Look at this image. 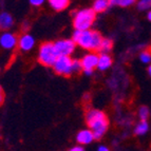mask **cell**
<instances>
[{
  "label": "cell",
  "mask_w": 151,
  "mask_h": 151,
  "mask_svg": "<svg viewBox=\"0 0 151 151\" xmlns=\"http://www.w3.org/2000/svg\"><path fill=\"white\" fill-rule=\"evenodd\" d=\"M86 122L93 133L94 139H101L109 128L108 117L101 110L90 109L86 113Z\"/></svg>",
  "instance_id": "6da1fadb"
},
{
  "label": "cell",
  "mask_w": 151,
  "mask_h": 151,
  "mask_svg": "<svg viewBox=\"0 0 151 151\" xmlns=\"http://www.w3.org/2000/svg\"><path fill=\"white\" fill-rule=\"evenodd\" d=\"M103 36L96 31H76L73 33L72 40L75 45L88 51H99Z\"/></svg>",
  "instance_id": "7a4b0ae2"
},
{
  "label": "cell",
  "mask_w": 151,
  "mask_h": 151,
  "mask_svg": "<svg viewBox=\"0 0 151 151\" xmlns=\"http://www.w3.org/2000/svg\"><path fill=\"white\" fill-rule=\"evenodd\" d=\"M96 18L93 9H83L74 14L73 25L76 31H88L92 27Z\"/></svg>",
  "instance_id": "3957f363"
},
{
  "label": "cell",
  "mask_w": 151,
  "mask_h": 151,
  "mask_svg": "<svg viewBox=\"0 0 151 151\" xmlns=\"http://www.w3.org/2000/svg\"><path fill=\"white\" fill-rule=\"evenodd\" d=\"M58 55L53 42H43L39 47L38 61L45 67H53L57 60Z\"/></svg>",
  "instance_id": "277c9868"
},
{
  "label": "cell",
  "mask_w": 151,
  "mask_h": 151,
  "mask_svg": "<svg viewBox=\"0 0 151 151\" xmlns=\"http://www.w3.org/2000/svg\"><path fill=\"white\" fill-rule=\"evenodd\" d=\"M56 73L63 76H70L74 73L73 59L70 56H59L53 65Z\"/></svg>",
  "instance_id": "5b68a950"
},
{
  "label": "cell",
  "mask_w": 151,
  "mask_h": 151,
  "mask_svg": "<svg viewBox=\"0 0 151 151\" xmlns=\"http://www.w3.org/2000/svg\"><path fill=\"white\" fill-rule=\"evenodd\" d=\"M75 42L72 39H60L54 42V47L59 56H70L75 50Z\"/></svg>",
  "instance_id": "8992f818"
},
{
  "label": "cell",
  "mask_w": 151,
  "mask_h": 151,
  "mask_svg": "<svg viewBox=\"0 0 151 151\" xmlns=\"http://www.w3.org/2000/svg\"><path fill=\"white\" fill-rule=\"evenodd\" d=\"M98 57H99V55L94 53V52H91V53L83 56L81 60L83 71H93L95 68H97Z\"/></svg>",
  "instance_id": "52a82bcc"
},
{
  "label": "cell",
  "mask_w": 151,
  "mask_h": 151,
  "mask_svg": "<svg viewBox=\"0 0 151 151\" xmlns=\"http://www.w3.org/2000/svg\"><path fill=\"white\" fill-rule=\"evenodd\" d=\"M18 43L17 37L10 32H4L0 36V45L5 50H11L15 48V45Z\"/></svg>",
  "instance_id": "ba28073f"
},
{
  "label": "cell",
  "mask_w": 151,
  "mask_h": 151,
  "mask_svg": "<svg viewBox=\"0 0 151 151\" xmlns=\"http://www.w3.org/2000/svg\"><path fill=\"white\" fill-rule=\"evenodd\" d=\"M35 45V39L32 35L30 34H23L19 39H18V47L21 51L27 52L33 49V47Z\"/></svg>",
  "instance_id": "9c48e42d"
},
{
  "label": "cell",
  "mask_w": 151,
  "mask_h": 151,
  "mask_svg": "<svg viewBox=\"0 0 151 151\" xmlns=\"http://www.w3.org/2000/svg\"><path fill=\"white\" fill-rule=\"evenodd\" d=\"M94 141V135L90 129L81 130L76 135V142L81 145H88Z\"/></svg>",
  "instance_id": "30bf717a"
},
{
  "label": "cell",
  "mask_w": 151,
  "mask_h": 151,
  "mask_svg": "<svg viewBox=\"0 0 151 151\" xmlns=\"http://www.w3.org/2000/svg\"><path fill=\"white\" fill-rule=\"evenodd\" d=\"M14 24V19H13L12 15L8 12H2L0 13V30L2 31H8Z\"/></svg>",
  "instance_id": "8fae6325"
},
{
  "label": "cell",
  "mask_w": 151,
  "mask_h": 151,
  "mask_svg": "<svg viewBox=\"0 0 151 151\" xmlns=\"http://www.w3.org/2000/svg\"><path fill=\"white\" fill-rule=\"evenodd\" d=\"M112 65V57L109 54H99L97 69L99 71H106Z\"/></svg>",
  "instance_id": "7c38bea8"
},
{
  "label": "cell",
  "mask_w": 151,
  "mask_h": 151,
  "mask_svg": "<svg viewBox=\"0 0 151 151\" xmlns=\"http://www.w3.org/2000/svg\"><path fill=\"white\" fill-rule=\"evenodd\" d=\"M49 4L54 11L56 12H60L63 11L65 9H67L70 2L68 0H49Z\"/></svg>",
  "instance_id": "4fadbf2b"
},
{
  "label": "cell",
  "mask_w": 151,
  "mask_h": 151,
  "mask_svg": "<svg viewBox=\"0 0 151 151\" xmlns=\"http://www.w3.org/2000/svg\"><path fill=\"white\" fill-rule=\"evenodd\" d=\"M109 8V1L107 0H96L94 1L93 3V11L95 13H101V12H105L107 9Z\"/></svg>",
  "instance_id": "5bb4252c"
},
{
  "label": "cell",
  "mask_w": 151,
  "mask_h": 151,
  "mask_svg": "<svg viewBox=\"0 0 151 151\" xmlns=\"http://www.w3.org/2000/svg\"><path fill=\"white\" fill-rule=\"evenodd\" d=\"M112 48H113V41L109 38H104L98 52H101V54H109Z\"/></svg>",
  "instance_id": "9a60e30c"
},
{
  "label": "cell",
  "mask_w": 151,
  "mask_h": 151,
  "mask_svg": "<svg viewBox=\"0 0 151 151\" xmlns=\"http://www.w3.org/2000/svg\"><path fill=\"white\" fill-rule=\"evenodd\" d=\"M149 130V124L147 121H141L137 125H136L135 129H134V133L136 135H144L146 134Z\"/></svg>",
  "instance_id": "2e32d148"
},
{
  "label": "cell",
  "mask_w": 151,
  "mask_h": 151,
  "mask_svg": "<svg viewBox=\"0 0 151 151\" xmlns=\"http://www.w3.org/2000/svg\"><path fill=\"white\" fill-rule=\"evenodd\" d=\"M150 115V111H149L148 107L146 106H142L141 108L139 109V116L141 121H147Z\"/></svg>",
  "instance_id": "e0dca14e"
},
{
  "label": "cell",
  "mask_w": 151,
  "mask_h": 151,
  "mask_svg": "<svg viewBox=\"0 0 151 151\" xmlns=\"http://www.w3.org/2000/svg\"><path fill=\"white\" fill-rule=\"evenodd\" d=\"M137 9L139 11H146L151 9V0H139L137 2Z\"/></svg>",
  "instance_id": "ac0fdd59"
},
{
  "label": "cell",
  "mask_w": 151,
  "mask_h": 151,
  "mask_svg": "<svg viewBox=\"0 0 151 151\" xmlns=\"http://www.w3.org/2000/svg\"><path fill=\"white\" fill-rule=\"evenodd\" d=\"M139 59L143 63H151V52L144 51L139 54Z\"/></svg>",
  "instance_id": "d6986e66"
},
{
  "label": "cell",
  "mask_w": 151,
  "mask_h": 151,
  "mask_svg": "<svg viewBox=\"0 0 151 151\" xmlns=\"http://www.w3.org/2000/svg\"><path fill=\"white\" fill-rule=\"evenodd\" d=\"M134 3H135L134 0H117V5H119L122 8H128Z\"/></svg>",
  "instance_id": "ffe728a7"
},
{
  "label": "cell",
  "mask_w": 151,
  "mask_h": 151,
  "mask_svg": "<svg viewBox=\"0 0 151 151\" xmlns=\"http://www.w3.org/2000/svg\"><path fill=\"white\" fill-rule=\"evenodd\" d=\"M81 70H83V68H81V60H77V59L73 60V71H74V73H77V72H79V71H81Z\"/></svg>",
  "instance_id": "44dd1931"
},
{
  "label": "cell",
  "mask_w": 151,
  "mask_h": 151,
  "mask_svg": "<svg viewBox=\"0 0 151 151\" xmlns=\"http://www.w3.org/2000/svg\"><path fill=\"white\" fill-rule=\"evenodd\" d=\"M4 98H5L4 92H3L2 87L0 86V106H1V105L3 104V101H4Z\"/></svg>",
  "instance_id": "7402d4cb"
},
{
  "label": "cell",
  "mask_w": 151,
  "mask_h": 151,
  "mask_svg": "<svg viewBox=\"0 0 151 151\" xmlns=\"http://www.w3.org/2000/svg\"><path fill=\"white\" fill-rule=\"evenodd\" d=\"M30 3L34 6H39L43 3V0H31Z\"/></svg>",
  "instance_id": "603a6c76"
},
{
  "label": "cell",
  "mask_w": 151,
  "mask_h": 151,
  "mask_svg": "<svg viewBox=\"0 0 151 151\" xmlns=\"http://www.w3.org/2000/svg\"><path fill=\"white\" fill-rule=\"evenodd\" d=\"M69 151H85L83 148L81 146H75V147H72Z\"/></svg>",
  "instance_id": "cb8c5ba5"
},
{
  "label": "cell",
  "mask_w": 151,
  "mask_h": 151,
  "mask_svg": "<svg viewBox=\"0 0 151 151\" xmlns=\"http://www.w3.org/2000/svg\"><path fill=\"white\" fill-rule=\"evenodd\" d=\"M97 151H110V150H109V148H108V147H106V146H103V145H101V146H99V147H98Z\"/></svg>",
  "instance_id": "d4e9b609"
},
{
  "label": "cell",
  "mask_w": 151,
  "mask_h": 151,
  "mask_svg": "<svg viewBox=\"0 0 151 151\" xmlns=\"http://www.w3.org/2000/svg\"><path fill=\"white\" fill-rule=\"evenodd\" d=\"M147 18H148V20L151 21V10L148 12V14H147Z\"/></svg>",
  "instance_id": "484cf974"
},
{
  "label": "cell",
  "mask_w": 151,
  "mask_h": 151,
  "mask_svg": "<svg viewBox=\"0 0 151 151\" xmlns=\"http://www.w3.org/2000/svg\"><path fill=\"white\" fill-rule=\"evenodd\" d=\"M148 74H149V76L151 77V65L148 67Z\"/></svg>",
  "instance_id": "4316f807"
}]
</instances>
